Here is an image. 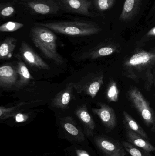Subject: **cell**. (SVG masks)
<instances>
[{
	"instance_id": "cell-26",
	"label": "cell",
	"mask_w": 155,
	"mask_h": 156,
	"mask_svg": "<svg viewBox=\"0 0 155 156\" xmlns=\"http://www.w3.org/2000/svg\"><path fill=\"white\" fill-rule=\"evenodd\" d=\"M116 0H95L96 8L101 12L107 11L113 7Z\"/></svg>"
},
{
	"instance_id": "cell-3",
	"label": "cell",
	"mask_w": 155,
	"mask_h": 156,
	"mask_svg": "<svg viewBox=\"0 0 155 156\" xmlns=\"http://www.w3.org/2000/svg\"><path fill=\"white\" fill-rule=\"evenodd\" d=\"M58 137L65 140L71 144H88V138L83 128L71 116L61 117L57 123Z\"/></svg>"
},
{
	"instance_id": "cell-21",
	"label": "cell",
	"mask_w": 155,
	"mask_h": 156,
	"mask_svg": "<svg viewBox=\"0 0 155 156\" xmlns=\"http://www.w3.org/2000/svg\"><path fill=\"white\" fill-rule=\"evenodd\" d=\"M124 121L126 125V126L130 130L138 134L145 139H147L148 136L147 134L143 129L141 126L139 125L137 122L135 121L134 119L126 111L123 112Z\"/></svg>"
},
{
	"instance_id": "cell-7",
	"label": "cell",
	"mask_w": 155,
	"mask_h": 156,
	"mask_svg": "<svg viewBox=\"0 0 155 156\" xmlns=\"http://www.w3.org/2000/svg\"><path fill=\"white\" fill-rule=\"evenodd\" d=\"M93 142L100 152L106 156H125V149L119 143L103 136H94ZM90 139V138H89Z\"/></svg>"
},
{
	"instance_id": "cell-12",
	"label": "cell",
	"mask_w": 155,
	"mask_h": 156,
	"mask_svg": "<svg viewBox=\"0 0 155 156\" xmlns=\"http://www.w3.org/2000/svg\"><path fill=\"white\" fill-rule=\"evenodd\" d=\"M99 108H93L92 111L97 115L106 128L112 129L116 124V115L111 106L104 103H97Z\"/></svg>"
},
{
	"instance_id": "cell-22",
	"label": "cell",
	"mask_w": 155,
	"mask_h": 156,
	"mask_svg": "<svg viewBox=\"0 0 155 156\" xmlns=\"http://www.w3.org/2000/svg\"><path fill=\"white\" fill-rule=\"evenodd\" d=\"M106 97L109 101L116 102L119 97V90L116 83L112 79L109 81L106 90Z\"/></svg>"
},
{
	"instance_id": "cell-25",
	"label": "cell",
	"mask_w": 155,
	"mask_h": 156,
	"mask_svg": "<svg viewBox=\"0 0 155 156\" xmlns=\"http://www.w3.org/2000/svg\"><path fill=\"white\" fill-rule=\"evenodd\" d=\"M23 24L13 21H9L3 24L0 26V31L1 32L11 33L17 31L23 27Z\"/></svg>"
},
{
	"instance_id": "cell-28",
	"label": "cell",
	"mask_w": 155,
	"mask_h": 156,
	"mask_svg": "<svg viewBox=\"0 0 155 156\" xmlns=\"http://www.w3.org/2000/svg\"><path fill=\"white\" fill-rule=\"evenodd\" d=\"M15 9L13 6L10 5H1V16L2 18H6L12 16L15 13Z\"/></svg>"
},
{
	"instance_id": "cell-14",
	"label": "cell",
	"mask_w": 155,
	"mask_h": 156,
	"mask_svg": "<svg viewBox=\"0 0 155 156\" xmlns=\"http://www.w3.org/2000/svg\"><path fill=\"white\" fill-rule=\"evenodd\" d=\"M75 90L74 82L69 83L66 87L57 94L52 100L51 105L54 108L65 110L70 103Z\"/></svg>"
},
{
	"instance_id": "cell-8",
	"label": "cell",
	"mask_w": 155,
	"mask_h": 156,
	"mask_svg": "<svg viewBox=\"0 0 155 156\" xmlns=\"http://www.w3.org/2000/svg\"><path fill=\"white\" fill-rule=\"evenodd\" d=\"M60 6L71 12L79 15L96 17L97 14L90 12L92 2L88 0H56Z\"/></svg>"
},
{
	"instance_id": "cell-19",
	"label": "cell",
	"mask_w": 155,
	"mask_h": 156,
	"mask_svg": "<svg viewBox=\"0 0 155 156\" xmlns=\"http://www.w3.org/2000/svg\"><path fill=\"white\" fill-rule=\"evenodd\" d=\"M65 156H94L88 144H73L64 149Z\"/></svg>"
},
{
	"instance_id": "cell-27",
	"label": "cell",
	"mask_w": 155,
	"mask_h": 156,
	"mask_svg": "<svg viewBox=\"0 0 155 156\" xmlns=\"http://www.w3.org/2000/svg\"><path fill=\"white\" fill-rule=\"evenodd\" d=\"M30 118L31 115L30 114L18 112L11 118L13 120L14 124H22L28 122L30 120Z\"/></svg>"
},
{
	"instance_id": "cell-1",
	"label": "cell",
	"mask_w": 155,
	"mask_h": 156,
	"mask_svg": "<svg viewBox=\"0 0 155 156\" xmlns=\"http://www.w3.org/2000/svg\"><path fill=\"white\" fill-rule=\"evenodd\" d=\"M30 37L35 46L46 58L58 66L64 63L63 58L57 51V37L52 30L40 26L35 27L31 29Z\"/></svg>"
},
{
	"instance_id": "cell-2",
	"label": "cell",
	"mask_w": 155,
	"mask_h": 156,
	"mask_svg": "<svg viewBox=\"0 0 155 156\" xmlns=\"http://www.w3.org/2000/svg\"><path fill=\"white\" fill-rule=\"evenodd\" d=\"M38 25L56 33L71 36L93 35L102 31L99 26L88 21H58L39 23Z\"/></svg>"
},
{
	"instance_id": "cell-20",
	"label": "cell",
	"mask_w": 155,
	"mask_h": 156,
	"mask_svg": "<svg viewBox=\"0 0 155 156\" xmlns=\"http://www.w3.org/2000/svg\"><path fill=\"white\" fill-rule=\"evenodd\" d=\"M17 39L13 37H7L1 43L0 59H8L12 57L16 47Z\"/></svg>"
},
{
	"instance_id": "cell-4",
	"label": "cell",
	"mask_w": 155,
	"mask_h": 156,
	"mask_svg": "<svg viewBox=\"0 0 155 156\" xmlns=\"http://www.w3.org/2000/svg\"><path fill=\"white\" fill-rule=\"evenodd\" d=\"M155 65V50L141 51L132 55L123 63L126 76L133 77L134 71H143Z\"/></svg>"
},
{
	"instance_id": "cell-17",
	"label": "cell",
	"mask_w": 155,
	"mask_h": 156,
	"mask_svg": "<svg viewBox=\"0 0 155 156\" xmlns=\"http://www.w3.org/2000/svg\"><path fill=\"white\" fill-rule=\"evenodd\" d=\"M15 68L19 76L15 89L19 90L26 86L31 80L33 79V77L31 76L28 68L23 61L22 60L18 61Z\"/></svg>"
},
{
	"instance_id": "cell-11",
	"label": "cell",
	"mask_w": 155,
	"mask_h": 156,
	"mask_svg": "<svg viewBox=\"0 0 155 156\" xmlns=\"http://www.w3.org/2000/svg\"><path fill=\"white\" fill-rule=\"evenodd\" d=\"M25 4L33 12L42 15L55 13L60 6L56 0H29Z\"/></svg>"
},
{
	"instance_id": "cell-15",
	"label": "cell",
	"mask_w": 155,
	"mask_h": 156,
	"mask_svg": "<svg viewBox=\"0 0 155 156\" xmlns=\"http://www.w3.org/2000/svg\"><path fill=\"white\" fill-rule=\"evenodd\" d=\"M119 49L118 46L114 43H104L90 50L86 53L85 57L87 59L94 60L118 53Z\"/></svg>"
},
{
	"instance_id": "cell-6",
	"label": "cell",
	"mask_w": 155,
	"mask_h": 156,
	"mask_svg": "<svg viewBox=\"0 0 155 156\" xmlns=\"http://www.w3.org/2000/svg\"><path fill=\"white\" fill-rule=\"evenodd\" d=\"M104 76L103 72L89 73L79 81L74 83L75 90L78 93L88 95L93 99L103 84Z\"/></svg>"
},
{
	"instance_id": "cell-9",
	"label": "cell",
	"mask_w": 155,
	"mask_h": 156,
	"mask_svg": "<svg viewBox=\"0 0 155 156\" xmlns=\"http://www.w3.org/2000/svg\"><path fill=\"white\" fill-rule=\"evenodd\" d=\"M20 54L22 59L31 66L44 70L50 69L48 64L25 41H23L21 44Z\"/></svg>"
},
{
	"instance_id": "cell-29",
	"label": "cell",
	"mask_w": 155,
	"mask_h": 156,
	"mask_svg": "<svg viewBox=\"0 0 155 156\" xmlns=\"http://www.w3.org/2000/svg\"><path fill=\"white\" fill-rule=\"evenodd\" d=\"M155 37V27L151 28L144 36L143 40H147L151 38Z\"/></svg>"
},
{
	"instance_id": "cell-10",
	"label": "cell",
	"mask_w": 155,
	"mask_h": 156,
	"mask_svg": "<svg viewBox=\"0 0 155 156\" xmlns=\"http://www.w3.org/2000/svg\"><path fill=\"white\" fill-rule=\"evenodd\" d=\"M76 116L83 126V130L86 137L89 138L95 135L96 124L92 115L88 112L86 104L77 106L75 111Z\"/></svg>"
},
{
	"instance_id": "cell-16",
	"label": "cell",
	"mask_w": 155,
	"mask_h": 156,
	"mask_svg": "<svg viewBox=\"0 0 155 156\" xmlns=\"http://www.w3.org/2000/svg\"><path fill=\"white\" fill-rule=\"evenodd\" d=\"M142 0H125L119 19L122 22L132 20L139 11Z\"/></svg>"
},
{
	"instance_id": "cell-5",
	"label": "cell",
	"mask_w": 155,
	"mask_h": 156,
	"mask_svg": "<svg viewBox=\"0 0 155 156\" xmlns=\"http://www.w3.org/2000/svg\"><path fill=\"white\" fill-rule=\"evenodd\" d=\"M128 98L142 119L149 126L155 124V115L149 103L136 87H132L127 92Z\"/></svg>"
},
{
	"instance_id": "cell-23",
	"label": "cell",
	"mask_w": 155,
	"mask_h": 156,
	"mask_svg": "<svg viewBox=\"0 0 155 156\" xmlns=\"http://www.w3.org/2000/svg\"><path fill=\"white\" fill-rule=\"evenodd\" d=\"M25 103V102H21L15 106L8 108L1 106L0 107V120H5L12 118L15 114L19 112V109Z\"/></svg>"
},
{
	"instance_id": "cell-24",
	"label": "cell",
	"mask_w": 155,
	"mask_h": 156,
	"mask_svg": "<svg viewBox=\"0 0 155 156\" xmlns=\"http://www.w3.org/2000/svg\"><path fill=\"white\" fill-rule=\"evenodd\" d=\"M122 144L126 151L132 156H152L148 152L142 149L140 150L129 142H123Z\"/></svg>"
},
{
	"instance_id": "cell-13",
	"label": "cell",
	"mask_w": 155,
	"mask_h": 156,
	"mask_svg": "<svg viewBox=\"0 0 155 156\" xmlns=\"http://www.w3.org/2000/svg\"><path fill=\"white\" fill-rule=\"evenodd\" d=\"M19 76L16 68L10 64H5L0 67V87L2 89H12L16 86Z\"/></svg>"
},
{
	"instance_id": "cell-30",
	"label": "cell",
	"mask_w": 155,
	"mask_h": 156,
	"mask_svg": "<svg viewBox=\"0 0 155 156\" xmlns=\"http://www.w3.org/2000/svg\"><path fill=\"white\" fill-rule=\"evenodd\" d=\"M154 8H155V7H154Z\"/></svg>"
},
{
	"instance_id": "cell-18",
	"label": "cell",
	"mask_w": 155,
	"mask_h": 156,
	"mask_svg": "<svg viewBox=\"0 0 155 156\" xmlns=\"http://www.w3.org/2000/svg\"><path fill=\"white\" fill-rule=\"evenodd\" d=\"M127 137L129 143L135 146L143 149L148 153L155 151V147L150 144L148 141L145 140L143 137L131 130H127Z\"/></svg>"
}]
</instances>
